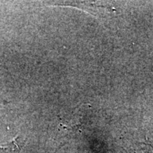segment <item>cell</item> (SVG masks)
Wrapping results in <instances>:
<instances>
[{
	"mask_svg": "<svg viewBox=\"0 0 153 153\" xmlns=\"http://www.w3.org/2000/svg\"><path fill=\"white\" fill-rule=\"evenodd\" d=\"M0 67H1V68H2V66H1V65H0Z\"/></svg>",
	"mask_w": 153,
	"mask_h": 153,
	"instance_id": "obj_1",
	"label": "cell"
}]
</instances>
